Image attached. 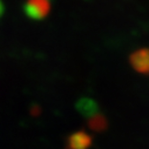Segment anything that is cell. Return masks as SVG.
<instances>
[{"label": "cell", "instance_id": "cell-1", "mask_svg": "<svg viewBox=\"0 0 149 149\" xmlns=\"http://www.w3.org/2000/svg\"><path fill=\"white\" fill-rule=\"evenodd\" d=\"M24 12L32 20H41L51 12V1L49 0H26Z\"/></svg>", "mask_w": 149, "mask_h": 149}, {"label": "cell", "instance_id": "cell-2", "mask_svg": "<svg viewBox=\"0 0 149 149\" xmlns=\"http://www.w3.org/2000/svg\"><path fill=\"white\" fill-rule=\"evenodd\" d=\"M129 63L135 72L140 74H149V48L134 51L129 56Z\"/></svg>", "mask_w": 149, "mask_h": 149}, {"label": "cell", "instance_id": "cell-3", "mask_svg": "<svg viewBox=\"0 0 149 149\" xmlns=\"http://www.w3.org/2000/svg\"><path fill=\"white\" fill-rule=\"evenodd\" d=\"M91 146V137L84 132L73 134L68 140L69 149H88Z\"/></svg>", "mask_w": 149, "mask_h": 149}, {"label": "cell", "instance_id": "cell-4", "mask_svg": "<svg viewBox=\"0 0 149 149\" xmlns=\"http://www.w3.org/2000/svg\"><path fill=\"white\" fill-rule=\"evenodd\" d=\"M5 13V5H4V1L0 0V18H1Z\"/></svg>", "mask_w": 149, "mask_h": 149}]
</instances>
